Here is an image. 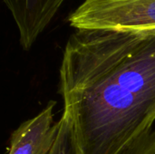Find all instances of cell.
<instances>
[{
	"mask_svg": "<svg viewBox=\"0 0 155 154\" xmlns=\"http://www.w3.org/2000/svg\"><path fill=\"white\" fill-rule=\"evenodd\" d=\"M126 154H155V129L135 144Z\"/></svg>",
	"mask_w": 155,
	"mask_h": 154,
	"instance_id": "cell-6",
	"label": "cell"
},
{
	"mask_svg": "<svg viewBox=\"0 0 155 154\" xmlns=\"http://www.w3.org/2000/svg\"><path fill=\"white\" fill-rule=\"evenodd\" d=\"M16 23L19 41L29 50L65 0H4Z\"/></svg>",
	"mask_w": 155,
	"mask_h": 154,
	"instance_id": "cell-4",
	"label": "cell"
},
{
	"mask_svg": "<svg viewBox=\"0 0 155 154\" xmlns=\"http://www.w3.org/2000/svg\"><path fill=\"white\" fill-rule=\"evenodd\" d=\"M58 123L56 139L48 154H84L76 133L74 118L68 110L64 108Z\"/></svg>",
	"mask_w": 155,
	"mask_h": 154,
	"instance_id": "cell-5",
	"label": "cell"
},
{
	"mask_svg": "<svg viewBox=\"0 0 155 154\" xmlns=\"http://www.w3.org/2000/svg\"><path fill=\"white\" fill-rule=\"evenodd\" d=\"M84 154H126L155 123V31L76 29L59 72Z\"/></svg>",
	"mask_w": 155,
	"mask_h": 154,
	"instance_id": "cell-1",
	"label": "cell"
},
{
	"mask_svg": "<svg viewBox=\"0 0 155 154\" xmlns=\"http://www.w3.org/2000/svg\"><path fill=\"white\" fill-rule=\"evenodd\" d=\"M68 21L75 29L155 31V0H85Z\"/></svg>",
	"mask_w": 155,
	"mask_h": 154,
	"instance_id": "cell-2",
	"label": "cell"
},
{
	"mask_svg": "<svg viewBox=\"0 0 155 154\" xmlns=\"http://www.w3.org/2000/svg\"><path fill=\"white\" fill-rule=\"evenodd\" d=\"M56 103L50 101L35 117L24 122L13 132L6 154H48L58 132L59 123L54 121Z\"/></svg>",
	"mask_w": 155,
	"mask_h": 154,
	"instance_id": "cell-3",
	"label": "cell"
}]
</instances>
